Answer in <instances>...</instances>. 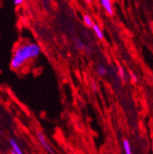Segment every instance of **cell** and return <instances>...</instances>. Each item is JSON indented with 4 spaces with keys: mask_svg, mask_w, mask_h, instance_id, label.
Returning a JSON list of instances; mask_svg holds the SVG:
<instances>
[{
    "mask_svg": "<svg viewBox=\"0 0 153 154\" xmlns=\"http://www.w3.org/2000/svg\"><path fill=\"white\" fill-rule=\"evenodd\" d=\"M41 48L36 43H24L17 47L13 52L10 66L12 69L18 70L22 68L25 62L39 55Z\"/></svg>",
    "mask_w": 153,
    "mask_h": 154,
    "instance_id": "cell-1",
    "label": "cell"
},
{
    "mask_svg": "<svg viewBox=\"0 0 153 154\" xmlns=\"http://www.w3.org/2000/svg\"><path fill=\"white\" fill-rule=\"evenodd\" d=\"M36 137H37V139L38 140L39 143H41V145L42 146V147L45 149L46 152L49 154H54V150L51 146L50 145L48 142H47V139L45 138V137L44 136V134H42L41 132H36Z\"/></svg>",
    "mask_w": 153,
    "mask_h": 154,
    "instance_id": "cell-2",
    "label": "cell"
},
{
    "mask_svg": "<svg viewBox=\"0 0 153 154\" xmlns=\"http://www.w3.org/2000/svg\"><path fill=\"white\" fill-rule=\"evenodd\" d=\"M101 5L103 6V9L106 12V13L109 14V15H113L114 13V11L113 9V5H112L111 1L109 0H101L100 1Z\"/></svg>",
    "mask_w": 153,
    "mask_h": 154,
    "instance_id": "cell-3",
    "label": "cell"
},
{
    "mask_svg": "<svg viewBox=\"0 0 153 154\" xmlns=\"http://www.w3.org/2000/svg\"><path fill=\"white\" fill-rule=\"evenodd\" d=\"M9 143L10 145L12 146V150L15 152L16 154H24L22 150L21 149L20 146H19V144L17 143L16 141L14 139H10L9 140Z\"/></svg>",
    "mask_w": 153,
    "mask_h": 154,
    "instance_id": "cell-4",
    "label": "cell"
},
{
    "mask_svg": "<svg viewBox=\"0 0 153 154\" xmlns=\"http://www.w3.org/2000/svg\"><path fill=\"white\" fill-rule=\"evenodd\" d=\"M93 32H95V34H96V37L98 38L99 39H103V31L101 30V29L99 28V26L96 24L94 23L93 26Z\"/></svg>",
    "mask_w": 153,
    "mask_h": 154,
    "instance_id": "cell-5",
    "label": "cell"
},
{
    "mask_svg": "<svg viewBox=\"0 0 153 154\" xmlns=\"http://www.w3.org/2000/svg\"><path fill=\"white\" fill-rule=\"evenodd\" d=\"M83 19H84V24L86 25L87 26L90 28H93V25H94V22L93 21V19H91V17L88 15H84V17H83Z\"/></svg>",
    "mask_w": 153,
    "mask_h": 154,
    "instance_id": "cell-6",
    "label": "cell"
},
{
    "mask_svg": "<svg viewBox=\"0 0 153 154\" xmlns=\"http://www.w3.org/2000/svg\"><path fill=\"white\" fill-rule=\"evenodd\" d=\"M74 45H75L76 49L84 50V51L86 49L87 47V46L78 38H74Z\"/></svg>",
    "mask_w": 153,
    "mask_h": 154,
    "instance_id": "cell-7",
    "label": "cell"
},
{
    "mask_svg": "<svg viewBox=\"0 0 153 154\" xmlns=\"http://www.w3.org/2000/svg\"><path fill=\"white\" fill-rule=\"evenodd\" d=\"M123 148H124L125 154H133V152H132V149H131V146H130V142H129L127 140H126V139L123 140Z\"/></svg>",
    "mask_w": 153,
    "mask_h": 154,
    "instance_id": "cell-8",
    "label": "cell"
},
{
    "mask_svg": "<svg viewBox=\"0 0 153 154\" xmlns=\"http://www.w3.org/2000/svg\"><path fill=\"white\" fill-rule=\"evenodd\" d=\"M96 72L100 76H104V75L107 74L106 68L103 66V64H98L97 66H96Z\"/></svg>",
    "mask_w": 153,
    "mask_h": 154,
    "instance_id": "cell-9",
    "label": "cell"
},
{
    "mask_svg": "<svg viewBox=\"0 0 153 154\" xmlns=\"http://www.w3.org/2000/svg\"><path fill=\"white\" fill-rule=\"evenodd\" d=\"M118 72H119V76L121 78V79H124L125 73H124V71H123V68L119 67V68H118Z\"/></svg>",
    "mask_w": 153,
    "mask_h": 154,
    "instance_id": "cell-10",
    "label": "cell"
},
{
    "mask_svg": "<svg viewBox=\"0 0 153 154\" xmlns=\"http://www.w3.org/2000/svg\"><path fill=\"white\" fill-rule=\"evenodd\" d=\"M23 2H24L23 0H15V1H13L14 5H22V4L23 3Z\"/></svg>",
    "mask_w": 153,
    "mask_h": 154,
    "instance_id": "cell-11",
    "label": "cell"
},
{
    "mask_svg": "<svg viewBox=\"0 0 153 154\" xmlns=\"http://www.w3.org/2000/svg\"><path fill=\"white\" fill-rule=\"evenodd\" d=\"M92 88H93V91H96V83H94V82H92Z\"/></svg>",
    "mask_w": 153,
    "mask_h": 154,
    "instance_id": "cell-12",
    "label": "cell"
},
{
    "mask_svg": "<svg viewBox=\"0 0 153 154\" xmlns=\"http://www.w3.org/2000/svg\"><path fill=\"white\" fill-rule=\"evenodd\" d=\"M130 75H131V77H132V78H133V79L134 80L135 82H136V76H135V75H133V73H131V74H130Z\"/></svg>",
    "mask_w": 153,
    "mask_h": 154,
    "instance_id": "cell-13",
    "label": "cell"
},
{
    "mask_svg": "<svg viewBox=\"0 0 153 154\" xmlns=\"http://www.w3.org/2000/svg\"><path fill=\"white\" fill-rule=\"evenodd\" d=\"M10 154H16V153H15V152H14V151H13V150H12V151H11Z\"/></svg>",
    "mask_w": 153,
    "mask_h": 154,
    "instance_id": "cell-14",
    "label": "cell"
},
{
    "mask_svg": "<svg viewBox=\"0 0 153 154\" xmlns=\"http://www.w3.org/2000/svg\"><path fill=\"white\" fill-rule=\"evenodd\" d=\"M152 149H153V141H152Z\"/></svg>",
    "mask_w": 153,
    "mask_h": 154,
    "instance_id": "cell-15",
    "label": "cell"
}]
</instances>
